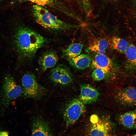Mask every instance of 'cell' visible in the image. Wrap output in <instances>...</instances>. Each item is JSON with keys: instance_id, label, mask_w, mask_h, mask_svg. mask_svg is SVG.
Returning a JSON list of instances; mask_svg holds the SVG:
<instances>
[{"instance_id": "cell-1", "label": "cell", "mask_w": 136, "mask_h": 136, "mask_svg": "<svg viewBox=\"0 0 136 136\" xmlns=\"http://www.w3.org/2000/svg\"><path fill=\"white\" fill-rule=\"evenodd\" d=\"M46 41L40 33L24 26L18 27L14 35V44L19 57L23 60L32 58Z\"/></svg>"}, {"instance_id": "cell-2", "label": "cell", "mask_w": 136, "mask_h": 136, "mask_svg": "<svg viewBox=\"0 0 136 136\" xmlns=\"http://www.w3.org/2000/svg\"><path fill=\"white\" fill-rule=\"evenodd\" d=\"M32 11L36 22L45 28L62 30L74 27L73 25L59 19L44 7L35 5L32 7Z\"/></svg>"}, {"instance_id": "cell-3", "label": "cell", "mask_w": 136, "mask_h": 136, "mask_svg": "<svg viewBox=\"0 0 136 136\" xmlns=\"http://www.w3.org/2000/svg\"><path fill=\"white\" fill-rule=\"evenodd\" d=\"M23 94L22 88L18 85L13 77L8 74L5 77L1 91L0 104L5 110L11 103Z\"/></svg>"}, {"instance_id": "cell-4", "label": "cell", "mask_w": 136, "mask_h": 136, "mask_svg": "<svg viewBox=\"0 0 136 136\" xmlns=\"http://www.w3.org/2000/svg\"><path fill=\"white\" fill-rule=\"evenodd\" d=\"M21 83L23 95L27 98H39L46 92L45 88L37 82L35 75L27 73L22 76Z\"/></svg>"}, {"instance_id": "cell-5", "label": "cell", "mask_w": 136, "mask_h": 136, "mask_svg": "<svg viewBox=\"0 0 136 136\" xmlns=\"http://www.w3.org/2000/svg\"><path fill=\"white\" fill-rule=\"evenodd\" d=\"M90 121L87 129L89 135H110L113 130V126L111 122L108 118L93 115L91 116Z\"/></svg>"}, {"instance_id": "cell-6", "label": "cell", "mask_w": 136, "mask_h": 136, "mask_svg": "<svg viewBox=\"0 0 136 136\" xmlns=\"http://www.w3.org/2000/svg\"><path fill=\"white\" fill-rule=\"evenodd\" d=\"M79 99L74 98L69 102L64 109L63 117L66 126L74 124L85 111V106Z\"/></svg>"}, {"instance_id": "cell-7", "label": "cell", "mask_w": 136, "mask_h": 136, "mask_svg": "<svg viewBox=\"0 0 136 136\" xmlns=\"http://www.w3.org/2000/svg\"><path fill=\"white\" fill-rule=\"evenodd\" d=\"M51 80L54 83L66 85L73 81L72 76L67 68L61 66H58L52 69L50 73Z\"/></svg>"}, {"instance_id": "cell-8", "label": "cell", "mask_w": 136, "mask_h": 136, "mask_svg": "<svg viewBox=\"0 0 136 136\" xmlns=\"http://www.w3.org/2000/svg\"><path fill=\"white\" fill-rule=\"evenodd\" d=\"M116 101L122 106L130 107L135 105L136 90L130 87L120 90L115 95Z\"/></svg>"}, {"instance_id": "cell-9", "label": "cell", "mask_w": 136, "mask_h": 136, "mask_svg": "<svg viewBox=\"0 0 136 136\" xmlns=\"http://www.w3.org/2000/svg\"><path fill=\"white\" fill-rule=\"evenodd\" d=\"M80 93L79 99L84 105L90 104L95 102L100 93L95 87L88 84L80 85Z\"/></svg>"}, {"instance_id": "cell-10", "label": "cell", "mask_w": 136, "mask_h": 136, "mask_svg": "<svg viewBox=\"0 0 136 136\" xmlns=\"http://www.w3.org/2000/svg\"><path fill=\"white\" fill-rule=\"evenodd\" d=\"M32 136H51V130L47 123L41 117H35L31 125Z\"/></svg>"}, {"instance_id": "cell-11", "label": "cell", "mask_w": 136, "mask_h": 136, "mask_svg": "<svg viewBox=\"0 0 136 136\" xmlns=\"http://www.w3.org/2000/svg\"><path fill=\"white\" fill-rule=\"evenodd\" d=\"M43 7H47L71 16L67 7L59 0H25Z\"/></svg>"}, {"instance_id": "cell-12", "label": "cell", "mask_w": 136, "mask_h": 136, "mask_svg": "<svg viewBox=\"0 0 136 136\" xmlns=\"http://www.w3.org/2000/svg\"><path fill=\"white\" fill-rule=\"evenodd\" d=\"M91 63L93 67L101 69L106 74L109 73L113 68L111 60L104 54H97Z\"/></svg>"}, {"instance_id": "cell-13", "label": "cell", "mask_w": 136, "mask_h": 136, "mask_svg": "<svg viewBox=\"0 0 136 136\" xmlns=\"http://www.w3.org/2000/svg\"><path fill=\"white\" fill-rule=\"evenodd\" d=\"M58 58L56 53L53 51L45 53L39 58L38 62L42 70L45 71L54 67L57 63Z\"/></svg>"}, {"instance_id": "cell-14", "label": "cell", "mask_w": 136, "mask_h": 136, "mask_svg": "<svg viewBox=\"0 0 136 136\" xmlns=\"http://www.w3.org/2000/svg\"><path fill=\"white\" fill-rule=\"evenodd\" d=\"M68 61L75 67L79 69H84L89 66L92 60L89 55L82 54Z\"/></svg>"}, {"instance_id": "cell-15", "label": "cell", "mask_w": 136, "mask_h": 136, "mask_svg": "<svg viewBox=\"0 0 136 136\" xmlns=\"http://www.w3.org/2000/svg\"><path fill=\"white\" fill-rule=\"evenodd\" d=\"M136 115L135 110L125 113L120 116L119 121L123 126L126 128H135Z\"/></svg>"}, {"instance_id": "cell-16", "label": "cell", "mask_w": 136, "mask_h": 136, "mask_svg": "<svg viewBox=\"0 0 136 136\" xmlns=\"http://www.w3.org/2000/svg\"><path fill=\"white\" fill-rule=\"evenodd\" d=\"M83 47V44L80 43L71 44L63 50V55L68 60L75 58L80 54Z\"/></svg>"}, {"instance_id": "cell-17", "label": "cell", "mask_w": 136, "mask_h": 136, "mask_svg": "<svg viewBox=\"0 0 136 136\" xmlns=\"http://www.w3.org/2000/svg\"><path fill=\"white\" fill-rule=\"evenodd\" d=\"M108 46L107 41L100 39L94 41L89 46L88 49L91 52L98 54H104Z\"/></svg>"}, {"instance_id": "cell-18", "label": "cell", "mask_w": 136, "mask_h": 136, "mask_svg": "<svg viewBox=\"0 0 136 136\" xmlns=\"http://www.w3.org/2000/svg\"><path fill=\"white\" fill-rule=\"evenodd\" d=\"M110 43L112 48L121 53H124L128 46V43L126 40L116 37L112 38Z\"/></svg>"}, {"instance_id": "cell-19", "label": "cell", "mask_w": 136, "mask_h": 136, "mask_svg": "<svg viewBox=\"0 0 136 136\" xmlns=\"http://www.w3.org/2000/svg\"><path fill=\"white\" fill-rule=\"evenodd\" d=\"M136 47L133 44L128 46L124 53L128 61L133 65H136Z\"/></svg>"}, {"instance_id": "cell-20", "label": "cell", "mask_w": 136, "mask_h": 136, "mask_svg": "<svg viewBox=\"0 0 136 136\" xmlns=\"http://www.w3.org/2000/svg\"><path fill=\"white\" fill-rule=\"evenodd\" d=\"M105 74L102 70L99 68H96L92 73V77L94 80L99 81L104 79Z\"/></svg>"}, {"instance_id": "cell-21", "label": "cell", "mask_w": 136, "mask_h": 136, "mask_svg": "<svg viewBox=\"0 0 136 136\" xmlns=\"http://www.w3.org/2000/svg\"><path fill=\"white\" fill-rule=\"evenodd\" d=\"M9 135V132L0 130V136H7Z\"/></svg>"}, {"instance_id": "cell-22", "label": "cell", "mask_w": 136, "mask_h": 136, "mask_svg": "<svg viewBox=\"0 0 136 136\" xmlns=\"http://www.w3.org/2000/svg\"><path fill=\"white\" fill-rule=\"evenodd\" d=\"M1 0H0V1H1Z\"/></svg>"}]
</instances>
